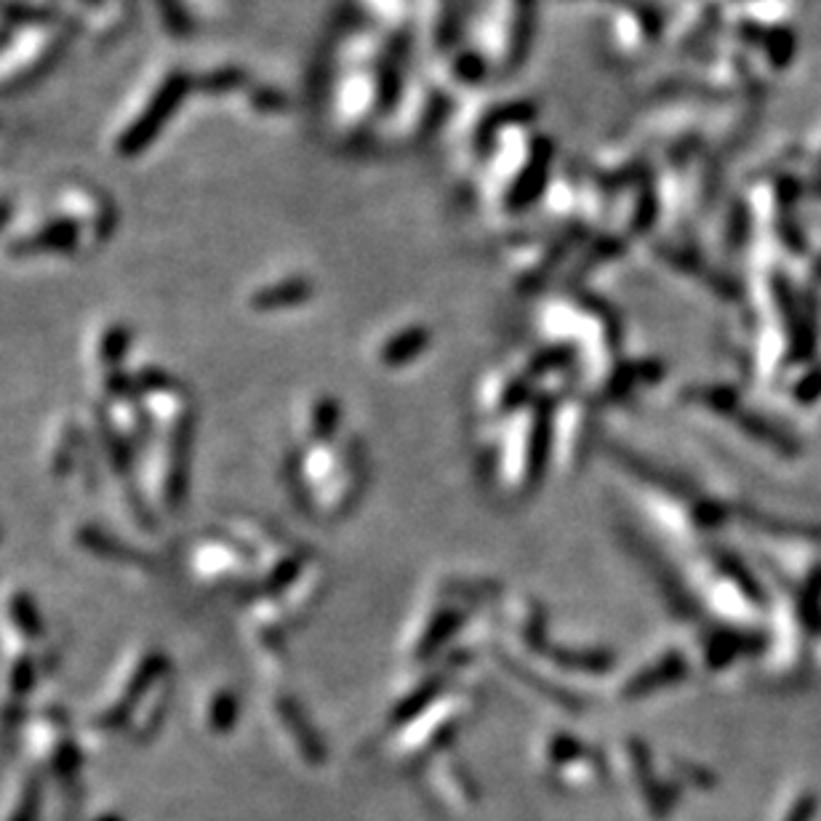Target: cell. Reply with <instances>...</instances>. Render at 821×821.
Returning <instances> with one entry per match:
<instances>
[{"label":"cell","mask_w":821,"mask_h":821,"mask_svg":"<svg viewBox=\"0 0 821 821\" xmlns=\"http://www.w3.org/2000/svg\"><path fill=\"white\" fill-rule=\"evenodd\" d=\"M190 88H193L190 75L180 73V69L171 73L169 78L163 80V86L158 88V94L152 97L150 105L144 107L142 118L133 120L129 129H126L123 137H120V142H118L120 155L137 158L139 152L148 150L150 144L158 139V133L165 129V123H169L171 116H174L176 107L187 99Z\"/></svg>","instance_id":"obj_1"},{"label":"cell","mask_w":821,"mask_h":821,"mask_svg":"<svg viewBox=\"0 0 821 821\" xmlns=\"http://www.w3.org/2000/svg\"><path fill=\"white\" fill-rule=\"evenodd\" d=\"M78 235H80L78 222L62 219V222H54V225L41 227V230H37L35 235H30V238L17 240V244L11 246V253H14V257H35V253H65V251H73V248L78 246Z\"/></svg>","instance_id":"obj_2"},{"label":"cell","mask_w":821,"mask_h":821,"mask_svg":"<svg viewBox=\"0 0 821 821\" xmlns=\"http://www.w3.org/2000/svg\"><path fill=\"white\" fill-rule=\"evenodd\" d=\"M67 43H69V35H62L60 41H56L54 46H51L46 54H43L41 60L35 62L33 67H28L22 75H17L14 80L6 83V86H0V94H3V97H17V94H24L28 88L37 86V83H41L43 78H48V75L56 69V65L65 60Z\"/></svg>","instance_id":"obj_3"},{"label":"cell","mask_w":821,"mask_h":821,"mask_svg":"<svg viewBox=\"0 0 821 821\" xmlns=\"http://www.w3.org/2000/svg\"><path fill=\"white\" fill-rule=\"evenodd\" d=\"M0 17L14 28V24H37V22H51L54 11L51 9H35V6L24 3H11V0H0Z\"/></svg>","instance_id":"obj_4"},{"label":"cell","mask_w":821,"mask_h":821,"mask_svg":"<svg viewBox=\"0 0 821 821\" xmlns=\"http://www.w3.org/2000/svg\"><path fill=\"white\" fill-rule=\"evenodd\" d=\"M158 6H161L165 28H169L176 37L193 33V19L184 11L182 0H158Z\"/></svg>","instance_id":"obj_5"},{"label":"cell","mask_w":821,"mask_h":821,"mask_svg":"<svg viewBox=\"0 0 821 821\" xmlns=\"http://www.w3.org/2000/svg\"><path fill=\"white\" fill-rule=\"evenodd\" d=\"M244 80H246V75L240 73V69H216V73L197 80V88L206 94H227L230 88L240 86Z\"/></svg>","instance_id":"obj_6"},{"label":"cell","mask_w":821,"mask_h":821,"mask_svg":"<svg viewBox=\"0 0 821 821\" xmlns=\"http://www.w3.org/2000/svg\"><path fill=\"white\" fill-rule=\"evenodd\" d=\"M126 347H129V328L126 326H112L110 334L105 336V342H101V349H105V358L107 360H118L123 358Z\"/></svg>","instance_id":"obj_7"},{"label":"cell","mask_w":821,"mask_h":821,"mask_svg":"<svg viewBox=\"0 0 821 821\" xmlns=\"http://www.w3.org/2000/svg\"><path fill=\"white\" fill-rule=\"evenodd\" d=\"M253 105L262 107V110H272V107H283V97L276 91H257L253 94Z\"/></svg>","instance_id":"obj_8"},{"label":"cell","mask_w":821,"mask_h":821,"mask_svg":"<svg viewBox=\"0 0 821 821\" xmlns=\"http://www.w3.org/2000/svg\"><path fill=\"white\" fill-rule=\"evenodd\" d=\"M11 214H14V203H11V197H0V230L9 225Z\"/></svg>","instance_id":"obj_9"}]
</instances>
